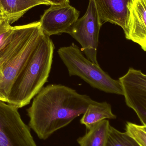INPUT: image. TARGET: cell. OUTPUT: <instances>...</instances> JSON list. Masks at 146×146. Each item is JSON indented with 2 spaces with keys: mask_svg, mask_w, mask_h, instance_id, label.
Returning a JSON list of instances; mask_svg holds the SVG:
<instances>
[{
  "mask_svg": "<svg viewBox=\"0 0 146 146\" xmlns=\"http://www.w3.org/2000/svg\"><path fill=\"white\" fill-rule=\"evenodd\" d=\"M88 95L60 84L43 87L27 110L29 126L40 139H47L85 113L94 101Z\"/></svg>",
  "mask_w": 146,
  "mask_h": 146,
  "instance_id": "6da1fadb",
  "label": "cell"
},
{
  "mask_svg": "<svg viewBox=\"0 0 146 146\" xmlns=\"http://www.w3.org/2000/svg\"><path fill=\"white\" fill-rule=\"evenodd\" d=\"M43 35L39 21L14 27L12 41L0 53V100L7 102L15 81Z\"/></svg>",
  "mask_w": 146,
  "mask_h": 146,
  "instance_id": "7a4b0ae2",
  "label": "cell"
},
{
  "mask_svg": "<svg viewBox=\"0 0 146 146\" xmlns=\"http://www.w3.org/2000/svg\"><path fill=\"white\" fill-rule=\"evenodd\" d=\"M54 50L53 41L44 33L26 65L15 81L7 103L18 109L30 104L48 81Z\"/></svg>",
  "mask_w": 146,
  "mask_h": 146,
  "instance_id": "3957f363",
  "label": "cell"
},
{
  "mask_svg": "<svg viewBox=\"0 0 146 146\" xmlns=\"http://www.w3.org/2000/svg\"><path fill=\"white\" fill-rule=\"evenodd\" d=\"M57 52L70 76H79L92 87L107 93L123 95L119 80L112 79L99 65L88 60L75 44L61 47Z\"/></svg>",
  "mask_w": 146,
  "mask_h": 146,
  "instance_id": "277c9868",
  "label": "cell"
},
{
  "mask_svg": "<svg viewBox=\"0 0 146 146\" xmlns=\"http://www.w3.org/2000/svg\"><path fill=\"white\" fill-rule=\"evenodd\" d=\"M102 25L95 3L93 0H89L86 13L77 19L68 33L80 44L81 50L86 57L97 65L99 36Z\"/></svg>",
  "mask_w": 146,
  "mask_h": 146,
  "instance_id": "5b68a950",
  "label": "cell"
},
{
  "mask_svg": "<svg viewBox=\"0 0 146 146\" xmlns=\"http://www.w3.org/2000/svg\"><path fill=\"white\" fill-rule=\"evenodd\" d=\"M0 146H37L18 109L1 100Z\"/></svg>",
  "mask_w": 146,
  "mask_h": 146,
  "instance_id": "8992f818",
  "label": "cell"
},
{
  "mask_svg": "<svg viewBox=\"0 0 146 146\" xmlns=\"http://www.w3.org/2000/svg\"><path fill=\"white\" fill-rule=\"evenodd\" d=\"M125 102L133 109L143 125H146V74L130 68L119 79Z\"/></svg>",
  "mask_w": 146,
  "mask_h": 146,
  "instance_id": "52a82bcc",
  "label": "cell"
},
{
  "mask_svg": "<svg viewBox=\"0 0 146 146\" xmlns=\"http://www.w3.org/2000/svg\"><path fill=\"white\" fill-rule=\"evenodd\" d=\"M80 12L70 4L51 5L40 19V28L50 36L67 33L72 29L79 18Z\"/></svg>",
  "mask_w": 146,
  "mask_h": 146,
  "instance_id": "ba28073f",
  "label": "cell"
},
{
  "mask_svg": "<svg viewBox=\"0 0 146 146\" xmlns=\"http://www.w3.org/2000/svg\"><path fill=\"white\" fill-rule=\"evenodd\" d=\"M129 10L125 37L138 44L146 52V0H133Z\"/></svg>",
  "mask_w": 146,
  "mask_h": 146,
  "instance_id": "9c48e42d",
  "label": "cell"
},
{
  "mask_svg": "<svg viewBox=\"0 0 146 146\" xmlns=\"http://www.w3.org/2000/svg\"><path fill=\"white\" fill-rule=\"evenodd\" d=\"M100 21L121 27L125 32L128 19L129 6L133 0H93Z\"/></svg>",
  "mask_w": 146,
  "mask_h": 146,
  "instance_id": "30bf717a",
  "label": "cell"
},
{
  "mask_svg": "<svg viewBox=\"0 0 146 146\" xmlns=\"http://www.w3.org/2000/svg\"><path fill=\"white\" fill-rule=\"evenodd\" d=\"M42 4L49 5L44 0H0V15L11 25L31 9Z\"/></svg>",
  "mask_w": 146,
  "mask_h": 146,
  "instance_id": "8fae6325",
  "label": "cell"
},
{
  "mask_svg": "<svg viewBox=\"0 0 146 146\" xmlns=\"http://www.w3.org/2000/svg\"><path fill=\"white\" fill-rule=\"evenodd\" d=\"M115 118L116 116L112 112L110 104L94 101L88 106L80 122L88 130L101 121Z\"/></svg>",
  "mask_w": 146,
  "mask_h": 146,
  "instance_id": "7c38bea8",
  "label": "cell"
},
{
  "mask_svg": "<svg viewBox=\"0 0 146 146\" xmlns=\"http://www.w3.org/2000/svg\"><path fill=\"white\" fill-rule=\"evenodd\" d=\"M110 126L108 120L100 122L77 139L79 146H106Z\"/></svg>",
  "mask_w": 146,
  "mask_h": 146,
  "instance_id": "4fadbf2b",
  "label": "cell"
},
{
  "mask_svg": "<svg viewBox=\"0 0 146 146\" xmlns=\"http://www.w3.org/2000/svg\"><path fill=\"white\" fill-rule=\"evenodd\" d=\"M106 146H140L127 132H121L110 127Z\"/></svg>",
  "mask_w": 146,
  "mask_h": 146,
  "instance_id": "5bb4252c",
  "label": "cell"
},
{
  "mask_svg": "<svg viewBox=\"0 0 146 146\" xmlns=\"http://www.w3.org/2000/svg\"><path fill=\"white\" fill-rule=\"evenodd\" d=\"M14 29L7 19L0 18V53L12 41Z\"/></svg>",
  "mask_w": 146,
  "mask_h": 146,
  "instance_id": "9a60e30c",
  "label": "cell"
},
{
  "mask_svg": "<svg viewBox=\"0 0 146 146\" xmlns=\"http://www.w3.org/2000/svg\"><path fill=\"white\" fill-rule=\"evenodd\" d=\"M126 132L140 146H146V132L141 125L131 122H127L126 125Z\"/></svg>",
  "mask_w": 146,
  "mask_h": 146,
  "instance_id": "2e32d148",
  "label": "cell"
},
{
  "mask_svg": "<svg viewBox=\"0 0 146 146\" xmlns=\"http://www.w3.org/2000/svg\"><path fill=\"white\" fill-rule=\"evenodd\" d=\"M46 1L49 5H64L69 4V0H44Z\"/></svg>",
  "mask_w": 146,
  "mask_h": 146,
  "instance_id": "e0dca14e",
  "label": "cell"
},
{
  "mask_svg": "<svg viewBox=\"0 0 146 146\" xmlns=\"http://www.w3.org/2000/svg\"><path fill=\"white\" fill-rule=\"evenodd\" d=\"M141 127L142 128V129L146 132V125H141Z\"/></svg>",
  "mask_w": 146,
  "mask_h": 146,
  "instance_id": "ac0fdd59",
  "label": "cell"
},
{
  "mask_svg": "<svg viewBox=\"0 0 146 146\" xmlns=\"http://www.w3.org/2000/svg\"><path fill=\"white\" fill-rule=\"evenodd\" d=\"M0 18H1V15H0Z\"/></svg>",
  "mask_w": 146,
  "mask_h": 146,
  "instance_id": "d6986e66",
  "label": "cell"
}]
</instances>
